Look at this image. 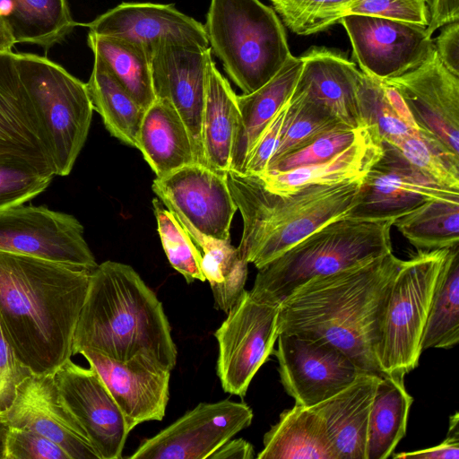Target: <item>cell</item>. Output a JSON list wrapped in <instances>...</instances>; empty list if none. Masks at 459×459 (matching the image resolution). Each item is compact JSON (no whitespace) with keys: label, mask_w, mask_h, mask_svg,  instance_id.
<instances>
[{"label":"cell","mask_w":459,"mask_h":459,"mask_svg":"<svg viewBox=\"0 0 459 459\" xmlns=\"http://www.w3.org/2000/svg\"><path fill=\"white\" fill-rule=\"evenodd\" d=\"M395 459H458L459 458V416L455 412L450 416L449 428L446 439L440 444L413 452L394 454Z\"/></svg>","instance_id":"obj_48"},{"label":"cell","mask_w":459,"mask_h":459,"mask_svg":"<svg viewBox=\"0 0 459 459\" xmlns=\"http://www.w3.org/2000/svg\"><path fill=\"white\" fill-rule=\"evenodd\" d=\"M428 0H348L311 19L297 32L311 35L339 23L342 17L350 14L368 15L391 20L429 24Z\"/></svg>","instance_id":"obj_38"},{"label":"cell","mask_w":459,"mask_h":459,"mask_svg":"<svg viewBox=\"0 0 459 459\" xmlns=\"http://www.w3.org/2000/svg\"><path fill=\"white\" fill-rule=\"evenodd\" d=\"M287 104L278 112L252 148L242 174L260 176L266 171L268 163L279 144Z\"/></svg>","instance_id":"obj_46"},{"label":"cell","mask_w":459,"mask_h":459,"mask_svg":"<svg viewBox=\"0 0 459 459\" xmlns=\"http://www.w3.org/2000/svg\"><path fill=\"white\" fill-rule=\"evenodd\" d=\"M278 315L279 305L258 301L246 290L227 312L214 333L217 376L226 393L245 397L253 377L273 354Z\"/></svg>","instance_id":"obj_9"},{"label":"cell","mask_w":459,"mask_h":459,"mask_svg":"<svg viewBox=\"0 0 459 459\" xmlns=\"http://www.w3.org/2000/svg\"><path fill=\"white\" fill-rule=\"evenodd\" d=\"M347 127L325 107L292 92L287 104L279 144L267 168L322 135Z\"/></svg>","instance_id":"obj_37"},{"label":"cell","mask_w":459,"mask_h":459,"mask_svg":"<svg viewBox=\"0 0 459 459\" xmlns=\"http://www.w3.org/2000/svg\"><path fill=\"white\" fill-rule=\"evenodd\" d=\"M382 84L384 86L386 100L396 117L409 128L420 131L411 110L398 91L384 82H382Z\"/></svg>","instance_id":"obj_52"},{"label":"cell","mask_w":459,"mask_h":459,"mask_svg":"<svg viewBox=\"0 0 459 459\" xmlns=\"http://www.w3.org/2000/svg\"><path fill=\"white\" fill-rule=\"evenodd\" d=\"M0 421L35 431L58 445L71 459H100L85 432L63 402L54 374L26 377Z\"/></svg>","instance_id":"obj_19"},{"label":"cell","mask_w":459,"mask_h":459,"mask_svg":"<svg viewBox=\"0 0 459 459\" xmlns=\"http://www.w3.org/2000/svg\"><path fill=\"white\" fill-rule=\"evenodd\" d=\"M434 46L444 66L459 76V22L443 26L440 34L434 39Z\"/></svg>","instance_id":"obj_49"},{"label":"cell","mask_w":459,"mask_h":459,"mask_svg":"<svg viewBox=\"0 0 459 459\" xmlns=\"http://www.w3.org/2000/svg\"><path fill=\"white\" fill-rule=\"evenodd\" d=\"M226 179L243 219L237 249L259 269L325 224L348 216L363 178L310 185L290 194L269 190L256 175L229 170Z\"/></svg>","instance_id":"obj_4"},{"label":"cell","mask_w":459,"mask_h":459,"mask_svg":"<svg viewBox=\"0 0 459 459\" xmlns=\"http://www.w3.org/2000/svg\"><path fill=\"white\" fill-rule=\"evenodd\" d=\"M393 226L418 250L459 245V201L426 202L397 218Z\"/></svg>","instance_id":"obj_36"},{"label":"cell","mask_w":459,"mask_h":459,"mask_svg":"<svg viewBox=\"0 0 459 459\" xmlns=\"http://www.w3.org/2000/svg\"><path fill=\"white\" fill-rule=\"evenodd\" d=\"M415 168L436 182L459 189V158L421 131L411 132L392 144Z\"/></svg>","instance_id":"obj_41"},{"label":"cell","mask_w":459,"mask_h":459,"mask_svg":"<svg viewBox=\"0 0 459 459\" xmlns=\"http://www.w3.org/2000/svg\"><path fill=\"white\" fill-rule=\"evenodd\" d=\"M300 57L303 66L293 92L325 107L349 127H366L359 99L361 71L355 64L325 47H311Z\"/></svg>","instance_id":"obj_22"},{"label":"cell","mask_w":459,"mask_h":459,"mask_svg":"<svg viewBox=\"0 0 459 459\" xmlns=\"http://www.w3.org/2000/svg\"><path fill=\"white\" fill-rule=\"evenodd\" d=\"M100 377L122 411L129 431L150 420H162L169 398L170 369L144 356L116 360L101 353L79 352Z\"/></svg>","instance_id":"obj_20"},{"label":"cell","mask_w":459,"mask_h":459,"mask_svg":"<svg viewBox=\"0 0 459 459\" xmlns=\"http://www.w3.org/2000/svg\"><path fill=\"white\" fill-rule=\"evenodd\" d=\"M0 17L15 44L45 48L63 39L76 25L66 0H0Z\"/></svg>","instance_id":"obj_30"},{"label":"cell","mask_w":459,"mask_h":459,"mask_svg":"<svg viewBox=\"0 0 459 459\" xmlns=\"http://www.w3.org/2000/svg\"><path fill=\"white\" fill-rule=\"evenodd\" d=\"M212 59L210 48L168 40L155 45L150 57L155 99L166 100L178 113L189 132L196 162L203 165L202 117Z\"/></svg>","instance_id":"obj_16"},{"label":"cell","mask_w":459,"mask_h":459,"mask_svg":"<svg viewBox=\"0 0 459 459\" xmlns=\"http://www.w3.org/2000/svg\"><path fill=\"white\" fill-rule=\"evenodd\" d=\"M0 152L24 157L55 174L13 51H0Z\"/></svg>","instance_id":"obj_23"},{"label":"cell","mask_w":459,"mask_h":459,"mask_svg":"<svg viewBox=\"0 0 459 459\" xmlns=\"http://www.w3.org/2000/svg\"><path fill=\"white\" fill-rule=\"evenodd\" d=\"M367 131L368 127H347L327 133L302 149L281 158L269 166L265 172L287 171L326 161L353 144Z\"/></svg>","instance_id":"obj_43"},{"label":"cell","mask_w":459,"mask_h":459,"mask_svg":"<svg viewBox=\"0 0 459 459\" xmlns=\"http://www.w3.org/2000/svg\"><path fill=\"white\" fill-rule=\"evenodd\" d=\"M2 459L71 458L58 445L48 437L30 429L8 427Z\"/></svg>","instance_id":"obj_44"},{"label":"cell","mask_w":459,"mask_h":459,"mask_svg":"<svg viewBox=\"0 0 459 459\" xmlns=\"http://www.w3.org/2000/svg\"><path fill=\"white\" fill-rule=\"evenodd\" d=\"M30 374L14 355L0 326V418L12 405L19 384Z\"/></svg>","instance_id":"obj_45"},{"label":"cell","mask_w":459,"mask_h":459,"mask_svg":"<svg viewBox=\"0 0 459 459\" xmlns=\"http://www.w3.org/2000/svg\"><path fill=\"white\" fill-rule=\"evenodd\" d=\"M380 376L360 372L352 383L311 407L323 420L338 459H366L368 420Z\"/></svg>","instance_id":"obj_24"},{"label":"cell","mask_w":459,"mask_h":459,"mask_svg":"<svg viewBox=\"0 0 459 459\" xmlns=\"http://www.w3.org/2000/svg\"><path fill=\"white\" fill-rule=\"evenodd\" d=\"M91 271L0 251V326L32 374H54L73 356Z\"/></svg>","instance_id":"obj_1"},{"label":"cell","mask_w":459,"mask_h":459,"mask_svg":"<svg viewBox=\"0 0 459 459\" xmlns=\"http://www.w3.org/2000/svg\"><path fill=\"white\" fill-rule=\"evenodd\" d=\"M346 30L361 72L378 80L399 76L421 64L434 50L427 26L368 15L339 21Z\"/></svg>","instance_id":"obj_15"},{"label":"cell","mask_w":459,"mask_h":459,"mask_svg":"<svg viewBox=\"0 0 459 459\" xmlns=\"http://www.w3.org/2000/svg\"><path fill=\"white\" fill-rule=\"evenodd\" d=\"M88 45L145 110L155 100L150 53L129 40L89 32Z\"/></svg>","instance_id":"obj_34"},{"label":"cell","mask_w":459,"mask_h":459,"mask_svg":"<svg viewBox=\"0 0 459 459\" xmlns=\"http://www.w3.org/2000/svg\"><path fill=\"white\" fill-rule=\"evenodd\" d=\"M449 249L418 250L403 260L388 294L376 350L384 376L404 378L419 365L431 299Z\"/></svg>","instance_id":"obj_8"},{"label":"cell","mask_w":459,"mask_h":459,"mask_svg":"<svg viewBox=\"0 0 459 459\" xmlns=\"http://www.w3.org/2000/svg\"><path fill=\"white\" fill-rule=\"evenodd\" d=\"M152 188L181 225L208 237L230 239V228L238 207L226 175L195 162L156 178Z\"/></svg>","instance_id":"obj_14"},{"label":"cell","mask_w":459,"mask_h":459,"mask_svg":"<svg viewBox=\"0 0 459 459\" xmlns=\"http://www.w3.org/2000/svg\"><path fill=\"white\" fill-rule=\"evenodd\" d=\"M86 86L93 109L100 115L110 134L137 148L138 134L145 109L96 55Z\"/></svg>","instance_id":"obj_31"},{"label":"cell","mask_w":459,"mask_h":459,"mask_svg":"<svg viewBox=\"0 0 459 459\" xmlns=\"http://www.w3.org/2000/svg\"><path fill=\"white\" fill-rule=\"evenodd\" d=\"M182 226L202 251L201 268L211 286L215 308L227 313L245 290L248 263L230 239L214 238Z\"/></svg>","instance_id":"obj_33"},{"label":"cell","mask_w":459,"mask_h":459,"mask_svg":"<svg viewBox=\"0 0 459 459\" xmlns=\"http://www.w3.org/2000/svg\"><path fill=\"white\" fill-rule=\"evenodd\" d=\"M403 379L380 377L369 414L366 459H386L405 436L413 399Z\"/></svg>","instance_id":"obj_32"},{"label":"cell","mask_w":459,"mask_h":459,"mask_svg":"<svg viewBox=\"0 0 459 459\" xmlns=\"http://www.w3.org/2000/svg\"><path fill=\"white\" fill-rule=\"evenodd\" d=\"M359 99L364 126L376 132L381 141L394 144L416 131L396 117L386 100L380 80L363 72L359 85Z\"/></svg>","instance_id":"obj_42"},{"label":"cell","mask_w":459,"mask_h":459,"mask_svg":"<svg viewBox=\"0 0 459 459\" xmlns=\"http://www.w3.org/2000/svg\"><path fill=\"white\" fill-rule=\"evenodd\" d=\"M137 149L156 178L196 162L194 145L182 118L172 105L155 99L145 110L137 139Z\"/></svg>","instance_id":"obj_27"},{"label":"cell","mask_w":459,"mask_h":459,"mask_svg":"<svg viewBox=\"0 0 459 459\" xmlns=\"http://www.w3.org/2000/svg\"><path fill=\"white\" fill-rule=\"evenodd\" d=\"M81 222L46 206L16 205L0 211V251L93 271L98 264Z\"/></svg>","instance_id":"obj_10"},{"label":"cell","mask_w":459,"mask_h":459,"mask_svg":"<svg viewBox=\"0 0 459 459\" xmlns=\"http://www.w3.org/2000/svg\"><path fill=\"white\" fill-rule=\"evenodd\" d=\"M90 32L124 39L143 47L151 55L161 41L208 48L202 23L173 4L122 3L86 24Z\"/></svg>","instance_id":"obj_21"},{"label":"cell","mask_w":459,"mask_h":459,"mask_svg":"<svg viewBox=\"0 0 459 459\" xmlns=\"http://www.w3.org/2000/svg\"><path fill=\"white\" fill-rule=\"evenodd\" d=\"M459 342V245L450 247L425 324L421 350L451 349Z\"/></svg>","instance_id":"obj_35"},{"label":"cell","mask_w":459,"mask_h":459,"mask_svg":"<svg viewBox=\"0 0 459 459\" xmlns=\"http://www.w3.org/2000/svg\"><path fill=\"white\" fill-rule=\"evenodd\" d=\"M7 429H8L7 425L4 422L0 421V459H2L4 438H5Z\"/></svg>","instance_id":"obj_54"},{"label":"cell","mask_w":459,"mask_h":459,"mask_svg":"<svg viewBox=\"0 0 459 459\" xmlns=\"http://www.w3.org/2000/svg\"><path fill=\"white\" fill-rule=\"evenodd\" d=\"M394 221L344 216L325 224L259 268L252 297L279 305L315 277L393 252Z\"/></svg>","instance_id":"obj_5"},{"label":"cell","mask_w":459,"mask_h":459,"mask_svg":"<svg viewBox=\"0 0 459 459\" xmlns=\"http://www.w3.org/2000/svg\"><path fill=\"white\" fill-rule=\"evenodd\" d=\"M273 354L281 383L295 403L311 408L344 389L363 372L340 349L319 339L279 333Z\"/></svg>","instance_id":"obj_13"},{"label":"cell","mask_w":459,"mask_h":459,"mask_svg":"<svg viewBox=\"0 0 459 459\" xmlns=\"http://www.w3.org/2000/svg\"><path fill=\"white\" fill-rule=\"evenodd\" d=\"M362 179L348 216L369 221H395L431 200L459 201V189L443 186L411 165L392 144Z\"/></svg>","instance_id":"obj_11"},{"label":"cell","mask_w":459,"mask_h":459,"mask_svg":"<svg viewBox=\"0 0 459 459\" xmlns=\"http://www.w3.org/2000/svg\"><path fill=\"white\" fill-rule=\"evenodd\" d=\"M253 411L230 399L200 403L155 436L143 440L130 459H210L250 426Z\"/></svg>","instance_id":"obj_12"},{"label":"cell","mask_w":459,"mask_h":459,"mask_svg":"<svg viewBox=\"0 0 459 459\" xmlns=\"http://www.w3.org/2000/svg\"><path fill=\"white\" fill-rule=\"evenodd\" d=\"M383 152L382 141L368 128L365 134L333 158L313 165L259 177L269 190L290 194L310 185L333 184L363 178Z\"/></svg>","instance_id":"obj_26"},{"label":"cell","mask_w":459,"mask_h":459,"mask_svg":"<svg viewBox=\"0 0 459 459\" xmlns=\"http://www.w3.org/2000/svg\"><path fill=\"white\" fill-rule=\"evenodd\" d=\"M54 177L51 170L24 157L0 152V211L33 199Z\"/></svg>","instance_id":"obj_39"},{"label":"cell","mask_w":459,"mask_h":459,"mask_svg":"<svg viewBox=\"0 0 459 459\" xmlns=\"http://www.w3.org/2000/svg\"><path fill=\"white\" fill-rule=\"evenodd\" d=\"M239 111L237 95L212 59L202 117L204 165L226 175L230 170Z\"/></svg>","instance_id":"obj_28"},{"label":"cell","mask_w":459,"mask_h":459,"mask_svg":"<svg viewBox=\"0 0 459 459\" xmlns=\"http://www.w3.org/2000/svg\"><path fill=\"white\" fill-rule=\"evenodd\" d=\"M15 45L12 36L10 35L5 24L0 17V51H12Z\"/></svg>","instance_id":"obj_53"},{"label":"cell","mask_w":459,"mask_h":459,"mask_svg":"<svg viewBox=\"0 0 459 459\" xmlns=\"http://www.w3.org/2000/svg\"><path fill=\"white\" fill-rule=\"evenodd\" d=\"M116 360L144 356L173 369L177 347L162 303L130 265L105 261L91 271L73 341Z\"/></svg>","instance_id":"obj_3"},{"label":"cell","mask_w":459,"mask_h":459,"mask_svg":"<svg viewBox=\"0 0 459 459\" xmlns=\"http://www.w3.org/2000/svg\"><path fill=\"white\" fill-rule=\"evenodd\" d=\"M300 56H289L281 69L256 91L237 95L239 111L230 170L244 172L247 159L260 135L290 99L301 73Z\"/></svg>","instance_id":"obj_25"},{"label":"cell","mask_w":459,"mask_h":459,"mask_svg":"<svg viewBox=\"0 0 459 459\" xmlns=\"http://www.w3.org/2000/svg\"><path fill=\"white\" fill-rule=\"evenodd\" d=\"M284 24L292 32L315 16L338 6L348 0H270Z\"/></svg>","instance_id":"obj_47"},{"label":"cell","mask_w":459,"mask_h":459,"mask_svg":"<svg viewBox=\"0 0 459 459\" xmlns=\"http://www.w3.org/2000/svg\"><path fill=\"white\" fill-rule=\"evenodd\" d=\"M255 457L253 446L243 438H230L210 459H252Z\"/></svg>","instance_id":"obj_51"},{"label":"cell","mask_w":459,"mask_h":459,"mask_svg":"<svg viewBox=\"0 0 459 459\" xmlns=\"http://www.w3.org/2000/svg\"><path fill=\"white\" fill-rule=\"evenodd\" d=\"M403 263L391 252L307 281L279 304V333L326 342L361 371L384 376L376 350L388 294Z\"/></svg>","instance_id":"obj_2"},{"label":"cell","mask_w":459,"mask_h":459,"mask_svg":"<svg viewBox=\"0 0 459 459\" xmlns=\"http://www.w3.org/2000/svg\"><path fill=\"white\" fill-rule=\"evenodd\" d=\"M158 233L171 266L191 283L205 281L201 268L202 254L176 216L158 198L152 200Z\"/></svg>","instance_id":"obj_40"},{"label":"cell","mask_w":459,"mask_h":459,"mask_svg":"<svg viewBox=\"0 0 459 459\" xmlns=\"http://www.w3.org/2000/svg\"><path fill=\"white\" fill-rule=\"evenodd\" d=\"M204 27L211 50L244 94L266 83L291 55L281 22L260 0H211Z\"/></svg>","instance_id":"obj_6"},{"label":"cell","mask_w":459,"mask_h":459,"mask_svg":"<svg viewBox=\"0 0 459 459\" xmlns=\"http://www.w3.org/2000/svg\"><path fill=\"white\" fill-rule=\"evenodd\" d=\"M263 443L258 459H338L320 416L296 403L281 413Z\"/></svg>","instance_id":"obj_29"},{"label":"cell","mask_w":459,"mask_h":459,"mask_svg":"<svg viewBox=\"0 0 459 459\" xmlns=\"http://www.w3.org/2000/svg\"><path fill=\"white\" fill-rule=\"evenodd\" d=\"M429 24L426 31L432 38L433 33L446 24L459 22V0H430Z\"/></svg>","instance_id":"obj_50"},{"label":"cell","mask_w":459,"mask_h":459,"mask_svg":"<svg viewBox=\"0 0 459 459\" xmlns=\"http://www.w3.org/2000/svg\"><path fill=\"white\" fill-rule=\"evenodd\" d=\"M380 81L398 91L421 132L459 158V76L444 66L435 48L418 66Z\"/></svg>","instance_id":"obj_17"},{"label":"cell","mask_w":459,"mask_h":459,"mask_svg":"<svg viewBox=\"0 0 459 459\" xmlns=\"http://www.w3.org/2000/svg\"><path fill=\"white\" fill-rule=\"evenodd\" d=\"M15 62L55 175L67 176L87 140L94 110L86 83L45 56L18 53Z\"/></svg>","instance_id":"obj_7"},{"label":"cell","mask_w":459,"mask_h":459,"mask_svg":"<svg viewBox=\"0 0 459 459\" xmlns=\"http://www.w3.org/2000/svg\"><path fill=\"white\" fill-rule=\"evenodd\" d=\"M61 398L100 459H120L129 429L96 370L68 359L54 373Z\"/></svg>","instance_id":"obj_18"}]
</instances>
